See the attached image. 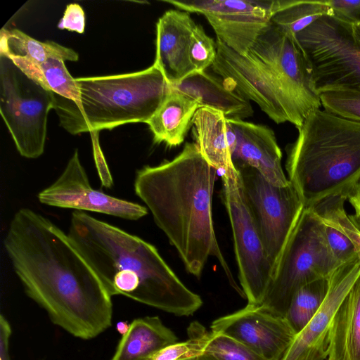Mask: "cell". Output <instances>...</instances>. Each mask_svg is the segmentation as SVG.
Returning a JSON list of instances; mask_svg holds the SVG:
<instances>
[{
  "label": "cell",
  "mask_w": 360,
  "mask_h": 360,
  "mask_svg": "<svg viewBox=\"0 0 360 360\" xmlns=\"http://www.w3.org/2000/svg\"><path fill=\"white\" fill-rule=\"evenodd\" d=\"M58 27L82 34L85 30V13L77 4L67 5L63 18L60 20Z\"/></svg>",
  "instance_id": "34"
},
{
  "label": "cell",
  "mask_w": 360,
  "mask_h": 360,
  "mask_svg": "<svg viewBox=\"0 0 360 360\" xmlns=\"http://www.w3.org/2000/svg\"><path fill=\"white\" fill-rule=\"evenodd\" d=\"M188 13L203 15L217 40L245 55L271 22L278 0H165Z\"/></svg>",
  "instance_id": "13"
},
{
  "label": "cell",
  "mask_w": 360,
  "mask_h": 360,
  "mask_svg": "<svg viewBox=\"0 0 360 360\" xmlns=\"http://www.w3.org/2000/svg\"><path fill=\"white\" fill-rule=\"evenodd\" d=\"M321 105L324 110L339 116L360 122V93L335 91L321 93Z\"/></svg>",
  "instance_id": "31"
},
{
  "label": "cell",
  "mask_w": 360,
  "mask_h": 360,
  "mask_svg": "<svg viewBox=\"0 0 360 360\" xmlns=\"http://www.w3.org/2000/svg\"><path fill=\"white\" fill-rule=\"evenodd\" d=\"M216 43L217 55L211 68L226 84L256 103L276 124L288 122L298 129L302 123L266 65L248 52L241 55L217 39Z\"/></svg>",
  "instance_id": "11"
},
{
  "label": "cell",
  "mask_w": 360,
  "mask_h": 360,
  "mask_svg": "<svg viewBox=\"0 0 360 360\" xmlns=\"http://www.w3.org/2000/svg\"><path fill=\"white\" fill-rule=\"evenodd\" d=\"M217 55V43L200 25H196L191 37L188 56L195 72H202L212 66Z\"/></svg>",
  "instance_id": "30"
},
{
  "label": "cell",
  "mask_w": 360,
  "mask_h": 360,
  "mask_svg": "<svg viewBox=\"0 0 360 360\" xmlns=\"http://www.w3.org/2000/svg\"><path fill=\"white\" fill-rule=\"evenodd\" d=\"M287 154L288 179L304 208L333 195L347 200L360 179V122L314 110Z\"/></svg>",
  "instance_id": "4"
},
{
  "label": "cell",
  "mask_w": 360,
  "mask_h": 360,
  "mask_svg": "<svg viewBox=\"0 0 360 360\" xmlns=\"http://www.w3.org/2000/svg\"><path fill=\"white\" fill-rule=\"evenodd\" d=\"M333 14L352 23L360 21V0H327Z\"/></svg>",
  "instance_id": "36"
},
{
  "label": "cell",
  "mask_w": 360,
  "mask_h": 360,
  "mask_svg": "<svg viewBox=\"0 0 360 360\" xmlns=\"http://www.w3.org/2000/svg\"><path fill=\"white\" fill-rule=\"evenodd\" d=\"M171 86L195 101L199 108L214 109L227 118L243 120L253 115L250 101L229 87L222 79L205 71L193 72Z\"/></svg>",
  "instance_id": "19"
},
{
  "label": "cell",
  "mask_w": 360,
  "mask_h": 360,
  "mask_svg": "<svg viewBox=\"0 0 360 360\" xmlns=\"http://www.w3.org/2000/svg\"><path fill=\"white\" fill-rule=\"evenodd\" d=\"M4 246L26 294L55 325L83 340L110 327L111 297L68 234L51 220L20 208Z\"/></svg>",
  "instance_id": "1"
},
{
  "label": "cell",
  "mask_w": 360,
  "mask_h": 360,
  "mask_svg": "<svg viewBox=\"0 0 360 360\" xmlns=\"http://www.w3.org/2000/svg\"><path fill=\"white\" fill-rule=\"evenodd\" d=\"M11 335V325L2 314L0 316V360H11L9 354Z\"/></svg>",
  "instance_id": "37"
},
{
  "label": "cell",
  "mask_w": 360,
  "mask_h": 360,
  "mask_svg": "<svg viewBox=\"0 0 360 360\" xmlns=\"http://www.w3.org/2000/svg\"><path fill=\"white\" fill-rule=\"evenodd\" d=\"M324 231L329 250L339 266L360 258L357 248L347 236L325 225Z\"/></svg>",
  "instance_id": "32"
},
{
  "label": "cell",
  "mask_w": 360,
  "mask_h": 360,
  "mask_svg": "<svg viewBox=\"0 0 360 360\" xmlns=\"http://www.w3.org/2000/svg\"><path fill=\"white\" fill-rule=\"evenodd\" d=\"M359 227L360 228V222L357 224Z\"/></svg>",
  "instance_id": "41"
},
{
  "label": "cell",
  "mask_w": 360,
  "mask_h": 360,
  "mask_svg": "<svg viewBox=\"0 0 360 360\" xmlns=\"http://www.w3.org/2000/svg\"><path fill=\"white\" fill-rule=\"evenodd\" d=\"M201 352L200 342L195 338L188 337L186 341L176 342L160 349L147 360H196Z\"/></svg>",
  "instance_id": "33"
},
{
  "label": "cell",
  "mask_w": 360,
  "mask_h": 360,
  "mask_svg": "<svg viewBox=\"0 0 360 360\" xmlns=\"http://www.w3.org/2000/svg\"><path fill=\"white\" fill-rule=\"evenodd\" d=\"M354 30L356 36L360 41V21L356 23H354Z\"/></svg>",
  "instance_id": "40"
},
{
  "label": "cell",
  "mask_w": 360,
  "mask_h": 360,
  "mask_svg": "<svg viewBox=\"0 0 360 360\" xmlns=\"http://www.w3.org/2000/svg\"><path fill=\"white\" fill-rule=\"evenodd\" d=\"M195 143L206 161L223 172L234 165L231 159L227 117L221 112L199 108L192 120Z\"/></svg>",
  "instance_id": "21"
},
{
  "label": "cell",
  "mask_w": 360,
  "mask_h": 360,
  "mask_svg": "<svg viewBox=\"0 0 360 360\" xmlns=\"http://www.w3.org/2000/svg\"><path fill=\"white\" fill-rule=\"evenodd\" d=\"M236 136L231 154L233 163L257 170L271 184L283 187L290 184L281 165L282 153L274 131L267 126L238 118H227Z\"/></svg>",
  "instance_id": "17"
},
{
  "label": "cell",
  "mask_w": 360,
  "mask_h": 360,
  "mask_svg": "<svg viewBox=\"0 0 360 360\" xmlns=\"http://www.w3.org/2000/svg\"><path fill=\"white\" fill-rule=\"evenodd\" d=\"M222 181V200L231 226L240 283L248 304L259 306L274 269L243 195L235 166L223 172Z\"/></svg>",
  "instance_id": "10"
},
{
  "label": "cell",
  "mask_w": 360,
  "mask_h": 360,
  "mask_svg": "<svg viewBox=\"0 0 360 360\" xmlns=\"http://www.w3.org/2000/svg\"><path fill=\"white\" fill-rule=\"evenodd\" d=\"M187 335L201 343L202 352L196 360H266L229 336L208 331L198 321L189 325Z\"/></svg>",
  "instance_id": "27"
},
{
  "label": "cell",
  "mask_w": 360,
  "mask_h": 360,
  "mask_svg": "<svg viewBox=\"0 0 360 360\" xmlns=\"http://www.w3.org/2000/svg\"><path fill=\"white\" fill-rule=\"evenodd\" d=\"M359 276L360 258L340 265L332 272L321 306L296 334L281 360H324L328 356L335 316Z\"/></svg>",
  "instance_id": "16"
},
{
  "label": "cell",
  "mask_w": 360,
  "mask_h": 360,
  "mask_svg": "<svg viewBox=\"0 0 360 360\" xmlns=\"http://www.w3.org/2000/svg\"><path fill=\"white\" fill-rule=\"evenodd\" d=\"M347 198L343 195L328 197L311 207L321 221L347 236L360 252V228L345 210Z\"/></svg>",
  "instance_id": "29"
},
{
  "label": "cell",
  "mask_w": 360,
  "mask_h": 360,
  "mask_svg": "<svg viewBox=\"0 0 360 360\" xmlns=\"http://www.w3.org/2000/svg\"><path fill=\"white\" fill-rule=\"evenodd\" d=\"M233 165L243 195L274 269L304 206L290 182L286 186H276L255 169L241 163Z\"/></svg>",
  "instance_id": "9"
},
{
  "label": "cell",
  "mask_w": 360,
  "mask_h": 360,
  "mask_svg": "<svg viewBox=\"0 0 360 360\" xmlns=\"http://www.w3.org/2000/svg\"><path fill=\"white\" fill-rule=\"evenodd\" d=\"M53 104V91L0 53V113L22 157L34 159L43 154Z\"/></svg>",
  "instance_id": "8"
},
{
  "label": "cell",
  "mask_w": 360,
  "mask_h": 360,
  "mask_svg": "<svg viewBox=\"0 0 360 360\" xmlns=\"http://www.w3.org/2000/svg\"><path fill=\"white\" fill-rule=\"evenodd\" d=\"M217 172L195 143H186L172 160L138 170L134 191L189 274L200 278L209 257L213 256L237 288L214 229L212 207Z\"/></svg>",
  "instance_id": "2"
},
{
  "label": "cell",
  "mask_w": 360,
  "mask_h": 360,
  "mask_svg": "<svg viewBox=\"0 0 360 360\" xmlns=\"http://www.w3.org/2000/svg\"><path fill=\"white\" fill-rule=\"evenodd\" d=\"M8 58L27 76L44 88L74 102L78 101L79 92L75 78L69 73L65 61L51 58L37 63L23 58Z\"/></svg>",
  "instance_id": "25"
},
{
  "label": "cell",
  "mask_w": 360,
  "mask_h": 360,
  "mask_svg": "<svg viewBox=\"0 0 360 360\" xmlns=\"http://www.w3.org/2000/svg\"><path fill=\"white\" fill-rule=\"evenodd\" d=\"M75 82L79 92L77 102L53 92L59 125L72 135L146 123L170 90L154 63L141 71L79 77Z\"/></svg>",
  "instance_id": "5"
},
{
  "label": "cell",
  "mask_w": 360,
  "mask_h": 360,
  "mask_svg": "<svg viewBox=\"0 0 360 360\" xmlns=\"http://www.w3.org/2000/svg\"><path fill=\"white\" fill-rule=\"evenodd\" d=\"M37 198L46 205L98 212L127 220H137L148 214L145 206L109 195L91 187L77 150L58 179L41 191Z\"/></svg>",
  "instance_id": "14"
},
{
  "label": "cell",
  "mask_w": 360,
  "mask_h": 360,
  "mask_svg": "<svg viewBox=\"0 0 360 360\" xmlns=\"http://www.w3.org/2000/svg\"><path fill=\"white\" fill-rule=\"evenodd\" d=\"M68 234L110 297L123 295L176 316L201 307L200 295L142 238L80 211L72 213Z\"/></svg>",
  "instance_id": "3"
},
{
  "label": "cell",
  "mask_w": 360,
  "mask_h": 360,
  "mask_svg": "<svg viewBox=\"0 0 360 360\" xmlns=\"http://www.w3.org/2000/svg\"><path fill=\"white\" fill-rule=\"evenodd\" d=\"M177 340L174 333L158 316L138 318L130 323L111 360H147L156 352Z\"/></svg>",
  "instance_id": "22"
},
{
  "label": "cell",
  "mask_w": 360,
  "mask_h": 360,
  "mask_svg": "<svg viewBox=\"0 0 360 360\" xmlns=\"http://www.w3.org/2000/svg\"><path fill=\"white\" fill-rule=\"evenodd\" d=\"M309 64L316 91L360 93V41L354 23L326 15L295 37Z\"/></svg>",
  "instance_id": "7"
},
{
  "label": "cell",
  "mask_w": 360,
  "mask_h": 360,
  "mask_svg": "<svg viewBox=\"0 0 360 360\" xmlns=\"http://www.w3.org/2000/svg\"><path fill=\"white\" fill-rule=\"evenodd\" d=\"M248 52L270 70L302 123L311 111L321 108L309 64L295 39L270 22Z\"/></svg>",
  "instance_id": "12"
},
{
  "label": "cell",
  "mask_w": 360,
  "mask_h": 360,
  "mask_svg": "<svg viewBox=\"0 0 360 360\" xmlns=\"http://www.w3.org/2000/svg\"><path fill=\"white\" fill-rule=\"evenodd\" d=\"M328 290V279H320L302 286L295 294L285 318L296 334L307 326L318 311Z\"/></svg>",
  "instance_id": "28"
},
{
  "label": "cell",
  "mask_w": 360,
  "mask_h": 360,
  "mask_svg": "<svg viewBox=\"0 0 360 360\" xmlns=\"http://www.w3.org/2000/svg\"><path fill=\"white\" fill-rule=\"evenodd\" d=\"M90 134L92 141L94 159L99 179L103 186L110 188L113 185V179L100 146L99 131H91Z\"/></svg>",
  "instance_id": "35"
},
{
  "label": "cell",
  "mask_w": 360,
  "mask_h": 360,
  "mask_svg": "<svg viewBox=\"0 0 360 360\" xmlns=\"http://www.w3.org/2000/svg\"><path fill=\"white\" fill-rule=\"evenodd\" d=\"M198 108L195 101L170 86L165 100L146 122L153 133L154 142L164 143L169 147L181 144Z\"/></svg>",
  "instance_id": "20"
},
{
  "label": "cell",
  "mask_w": 360,
  "mask_h": 360,
  "mask_svg": "<svg viewBox=\"0 0 360 360\" xmlns=\"http://www.w3.org/2000/svg\"><path fill=\"white\" fill-rule=\"evenodd\" d=\"M0 53L8 57H18L41 63L54 58L63 61H77L79 55L73 49L52 41H39L17 30L2 28Z\"/></svg>",
  "instance_id": "24"
},
{
  "label": "cell",
  "mask_w": 360,
  "mask_h": 360,
  "mask_svg": "<svg viewBox=\"0 0 360 360\" xmlns=\"http://www.w3.org/2000/svg\"><path fill=\"white\" fill-rule=\"evenodd\" d=\"M338 266L328 246L323 224L311 208H304L274 269L260 306L285 317L300 288L328 279Z\"/></svg>",
  "instance_id": "6"
},
{
  "label": "cell",
  "mask_w": 360,
  "mask_h": 360,
  "mask_svg": "<svg viewBox=\"0 0 360 360\" xmlns=\"http://www.w3.org/2000/svg\"><path fill=\"white\" fill-rule=\"evenodd\" d=\"M328 360H360V276L335 316Z\"/></svg>",
  "instance_id": "23"
},
{
  "label": "cell",
  "mask_w": 360,
  "mask_h": 360,
  "mask_svg": "<svg viewBox=\"0 0 360 360\" xmlns=\"http://www.w3.org/2000/svg\"><path fill=\"white\" fill-rule=\"evenodd\" d=\"M354 210V215L351 216L354 221L360 222V179L349 192L347 200Z\"/></svg>",
  "instance_id": "38"
},
{
  "label": "cell",
  "mask_w": 360,
  "mask_h": 360,
  "mask_svg": "<svg viewBox=\"0 0 360 360\" xmlns=\"http://www.w3.org/2000/svg\"><path fill=\"white\" fill-rule=\"evenodd\" d=\"M196 25L189 13L175 9L165 12L156 23L154 64L170 86L195 72L189 59L188 46Z\"/></svg>",
  "instance_id": "18"
},
{
  "label": "cell",
  "mask_w": 360,
  "mask_h": 360,
  "mask_svg": "<svg viewBox=\"0 0 360 360\" xmlns=\"http://www.w3.org/2000/svg\"><path fill=\"white\" fill-rule=\"evenodd\" d=\"M326 15H333L327 0H278L271 22L295 39L299 33Z\"/></svg>",
  "instance_id": "26"
},
{
  "label": "cell",
  "mask_w": 360,
  "mask_h": 360,
  "mask_svg": "<svg viewBox=\"0 0 360 360\" xmlns=\"http://www.w3.org/2000/svg\"><path fill=\"white\" fill-rule=\"evenodd\" d=\"M211 331L229 336L266 360H281L296 333L285 317L248 304L214 320Z\"/></svg>",
  "instance_id": "15"
},
{
  "label": "cell",
  "mask_w": 360,
  "mask_h": 360,
  "mask_svg": "<svg viewBox=\"0 0 360 360\" xmlns=\"http://www.w3.org/2000/svg\"><path fill=\"white\" fill-rule=\"evenodd\" d=\"M130 323L127 321H120L116 324V329L122 336L129 330Z\"/></svg>",
  "instance_id": "39"
}]
</instances>
